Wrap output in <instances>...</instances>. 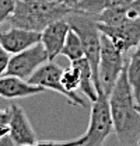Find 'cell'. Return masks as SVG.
<instances>
[{"instance_id": "obj_8", "label": "cell", "mask_w": 140, "mask_h": 146, "mask_svg": "<svg viewBox=\"0 0 140 146\" xmlns=\"http://www.w3.org/2000/svg\"><path fill=\"white\" fill-rule=\"evenodd\" d=\"M98 28L123 54H127L140 42V20L125 23L121 25H105L98 23Z\"/></svg>"}, {"instance_id": "obj_16", "label": "cell", "mask_w": 140, "mask_h": 146, "mask_svg": "<svg viewBox=\"0 0 140 146\" xmlns=\"http://www.w3.org/2000/svg\"><path fill=\"white\" fill-rule=\"evenodd\" d=\"M126 66H127L129 82L135 91L137 103H140V42L136 46L135 52L132 54V56L126 60Z\"/></svg>"}, {"instance_id": "obj_17", "label": "cell", "mask_w": 140, "mask_h": 146, "mask_svg": "<svg viewBox=\"0 0 140 146\" xmlns=\"http://www.w3.org/2000/svg\"><path fill=\"white\" fill-rule=\"evenodd\" d=\"M60 55H63L65 58H67L70 62H74V60H79L81 58H84V48H83V42L80 39V36L77 33H74L71 28H70L67 38H66V42L63 45V49Z\"/></svg>"}, {"instance_id": "obj_5", "label": "cell", "mask_w": 140, "mask_h": 146, "mask_svg": "<svg viewBox=\"0 0 140 146\" xmlns=\"http://www.w3.org/2000/svg\"><path fill=\"white\" fill-rule=\"evenodd\" d=\"M125 63H126L125 54L115 46V44L108 36L102 34L101 56H100V65H98V83H100V89L106 96H109L112 89L115 87L125 68Z\"/></svg>"}, {"instance_id": "obj_4", "label": "cell", "mask_w": 140, "mask_h": 146, "mask_svg": "<svg viewBox=\"0 0 140 146\" xmlns=\"http://www.w3.org/2000/svg\"><path fill=\"white\" fill-rule=\"evenodd\" d=\"M114 131V122L109 108L108 96L104 91L98 93V98L90 110V124L84 133L86 141L81 146H104L105 141Z\"/></svg>"}, {"instance_id": "obj_25", "label": "cell", "mask_w": 140, "mask_h": 146, "mask_svg": "<svg viewBox=\"0 0 140 146\" xmlns=\"http://www.w3.org/2000/svg\"><path fill=\"white\" fill-rule=\"evenodd\" d=\"M28 1H62V0H28Z\"/></svg>"}, {"instance_id": "obj_3", "label": "cell", "mask_w": 140, "mask_h": 146, "mask_svg": "<svg viewBox=\"0 0 140 146\" xmlns=\"http://www.w3.org/2000/svg\"><path fill=\"white\" fill-rule=\"evenodd\" d=\"M67 21L70 28L77 33L84 48V54L88 62L92 68V76L97 91H102L100 89L98 83V65H100V56H101V31L98 28V21L94 14H88L80 10H73L67 16Z\"/></svg>"}, {"instance_id": "obj_26", "label": "cell", "mask_w": 140, "mask_h": 146, "mask_svg": "<svg viewBox=\"0 0 140 146\" xmlns=\"http://www.w3.org/2000/svg\"><path fill=\"white\" fill-rule=\"evenodd\" d=\"M136 107H137V111L140 112V103H137V104H136Z\"/></svg>"}, {"instance_id": "obj_9", "label": "cell", "mask_w": 140, "mask_h": 146, "mask_svg": "<svg viewBox=\"0 0 140 146\" xmlns=\"http://www.w3.org/2000/svg\"><path fill=\"white\" fill-rule=\"evenodd\" d=\"M41 42V33L13 27L0 33V45L10 55L18 54Z\"/></svg>"}, {"instance_id": "obj_2", "label": "cell", "mask_w": 140, "mask_h": 146, "mask_svg": "<svg viewBox=\"0 0 140 146\" xmlns=\"http://www.w3.org/2000/svg\"><path fill=\"white\" fill-rule=\"evenodd\" d=\"M74 9L63 1H28L17 0L16 10L7 21L13 27L42 33L51 23L67 17Z\"/></svg>"}, {"instance_id": "obj_12", "label": "cell", "mask_w": 140, "mask_h": 146, "mask_svg": "<svg viewBox=\"0 0 140 146\" xmlns=\"http://www.w3.org/2000/svg\"><path fill=\"white\" fill-rule=\"evenodd\" d=\"M44 91H45L44 87L31 84L30 82L22 80L17 76L4 74L0 77V97L7 98V100L24 98V97L35 96Z\"/></svg>"}, {"instance_id": "obj_6", "label": "cell", "mask_w": 140, "mask_h": 146, "mask_svg": "<svg viewBox=\"0 0 140 146\" xmlns=\"http://www.w3.org/2000/svg\"><path fill=\"white\" fill-rule=\"evenodd\" d=\"M62 73H63V69L57 63H55L53 60H48L28 79V82L35 86H41L44 89L56 91L62 94L63 97H66V100H69L70 104L86 108L87 103L77 93H71L65 89V86L62 84Z\"/></svg>"}, {"instance_id": "obj_22", "label": "cell", "mask_w": 140, "mask_h": 146, "mask_svg": "<svg viewBox=\"0 0 140 146\" xmlns=\"http://www.w3.org/2000/svg\"><path fill=\"white\" fill-rule=\"evenodd\" d=\"M10 115H11L10 107L9 108H4V110H0V125L10 124Z\"/></svg>"}, {"instance_id": "obj_14", "label": "cell", "mask_w": 140, "mask_h": 146, "mask_svg": "<svg viewBox=\"0 0 140 146\" xmlns=\"http://www.w3.org/2000/svg\"><path fill=\"white\" fill-rule=\"evenodd\" d=\"M71 65L77 66L79 70H80V76H81V82H80V90L83 91L87 98L94 103L97 98H98V91L95 89V83H94V76H92V68H91V63L88 62V59L84 56L79 60H74V62H70Z\"/></svg>"}, {"instance_id": "obj_21", "label": "cell", "mask_w": 140, "mask_h": 146, "mask_svg": "<svg viewBox=\"0 0 140 146\" xmlns=\"http://www.w3.org/2000/svg\"><path fill=\"white\" fill-rule=\"evenodd\" d=\"M9 60H10V54L0 45V77L4 76V73L7 70Z\"/></svg>"}, {"instance_id": "obj_23", "label": "cell", "mask_w": 140, "mask_h": 146, "mask_svg": "<svg viewBox=\"0 0 140 146\" xmlns=\"http://www.w3.org/2000/svg\"><path fill=\"white\" fill-rule=\"evenodd\" d=\"M10 136V125L6 124V125H0V139H4V138H9Z\"/></svg>"}, {"instance_id": "obj_19", "label": "cell", "mask_w": 140, "mask_h": 146, "mask_svg": "<svg viewBox=\"0 0 140 146\" xmlns=\"http://www.w3.org/2000/svg\"><path fill=\"white\" fill-rule=\"evenodd\" d=\"M86 141V136L83 135L79 139H71V141H41L35 142L32 145L28 146H81Z\"/></svg>"}, {"instance_id": "obj_10", "label": "cell", "mask_w": 140, "mask_h": 146, "mask_svg": "<svg viewBox=\"0 0 140 146\" xmlns=\"http://www.w3.org/2000/svg\"><path fill=\"white\" fill-rule=\"evenodd\" d=\"M10 138L16 146H28L36 142V133L25 111L17 104L10 106Z\"/></svg>"}, {"instance_id": "obj_20", "label": "cell", "mask_w": 140, "mask_h": 146, "mask_svg": "<svg viewBox=\"0 0 140 146\" xmlns=\"http://www.w3.org/2000/svg\"><path fill=\"white\" fill-rule=\"evenodd\" d=\"M17 6V0H0V24L13 16Z\"/></svg>"}, {"instance_id": "obj_7", "label": "cell", "mask_w": 140, "mask_h": 146, "mask_svg": "<svg viewBox=\"0 0 140 146\" xmlns=\"http://www.w3.org/2000/svg\"><path fill=\"white\" fill-rule=\"evenodd\" d=\"M48 60H49L48 54H46L44 45L39 42L25 51L11 55L10 60H9L7 70L4 74L17 76L20 79L28 82V79Z\"/></svg>"}, {"instance_id": "obj_15", "label": "cell", "mask_w": 140, "mask_h": 146, "mask_svg": "<svg viewBox=\"0 0 140 146\" xmlns=\"http://www.w3.org/2000/svg\"><path fill=\"white\" fill-rule=\"evenodd\" d=\"M132 1H135V0H81L76 6V10L97 16L106 9H115V7L126 6Z\"/></svg>"}, {"instance_id": "obj_24", "label": "cell", "mask_w": 140, "mask_h": 146, "mask_svg": "<svg viewBox=\"0 0 140 146\" xmlns=\"http://www.w3.org/2000/svg\"><path fill=\"white\" fill-rule=\"evenodd\" d=\"M66 6H69V7H71V9H76V6L81 1V0H62Z\"/></svg>"}, {"instance_id": "obj_11", "label": "cell", "mask_w": 140, "mask_h": 146, "mask_svg": "<svg viewBox=\"0 0 140 146\" xmlns=\"http://www.w3.org/2000/svg\"><path fill=\"white\" fill-rule=\"evenodd\" d=\"M69 31H70V24L66 17L60 18L57 21H53L46 28L42 30V33H41V44L44 45L49 60H53L56 56L60 55Z\"/></svg>"}, {"instance_id": "obj_13", "label": "cell", "mask_w": 140, "mask_h": 146, "mask_svg": "<svg viewBox=\"0 0 140 146\" xmlns=\"http://www.w3.org/2000/svg\"><path fill=\"white\" fill-rule=\"evenodd\" d=\"M97 21L105 25H121L125 23L140 20V0H135L126 6L106 9L95 16Z\"/></svg>"}, {"instance_id": "obj_1", "label": "cell", "mask_w": 140, "mask_h": 146, "mask_svg": "<svg viewBox=\"0 0 140 146\" xmlns=\"http://www.w3.org/2000/svg\"><path fill=\"white\" fill-rule=\"evenodd\" d=\"M109 108L114 122V132L123 146H140V112L137 100L127 77V66L125 63L122 73L108 96Z\"/></svg>"}, {"instance_id": "obj_18", "label": "cell", "mask_w": 140, "mask_h": 146, "mask_svg": "<svg viewBox=\"0 0 140 146\" xmlns=\"http://www.w3.org/2000/svg\"><path fill=\"white\" fill-rule=\"evenodd\" d=\"M80 82H81V76H80L79 68L70 63L69 69L63 70L62 73V84L65 86L66 90L76 93L77 89H80Z\"/></svg>"}]
</instances>
